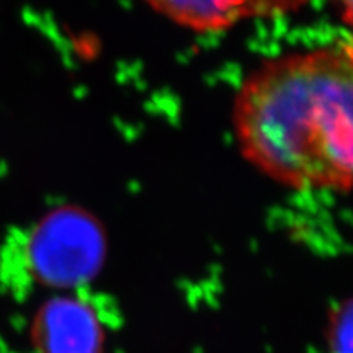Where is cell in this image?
Instances as JSON below:
<instances>
[{"instance_id": "3", "label": "cell", "mask_w": 353, "mask_h": 353, "mask_svg": "<svg viewBox=\"0 0 353 353\" xmlns=\"http://www.w3.org/2000/svg\"><path fill=\"white\" fill-rule=\"evenodd\" d=\"M154 12L196 33H218L249 20L276 19L311 0H144Z\"/></svg>"}, {"instance_id": "4", "label": "cell", "mask_w": 353, "mask_h": 353, "mask_svg": "<svg viewBox=\"0 0 353 353\" xmlns=\"http://www.w3.org/2000/svg\"><path fill=\"white\" fill-rule=\"evenodd\" d=\"M38 353H99L101 327L92 306L76 296H56L38 309L32 322Z\"/></svg>"}, {"instance_id": "1", "label": "cell", "mask_w": 353, "mask_h": 353, "mask_svg": "<svg viewBox=\"0 0 353 353\" xmlns=\"http://www.w3.org/2000/svg\"><path fill=\"white\" fill-rule=\"evenodd\" d=\"M232 123L242 156L273 182L353 193V38L260 63Z\"/></svg>"}, {"instance_id": "2", "label": "cell", "mask_w": 353, "mask_h": 353, "mask_svg": "<svg viewBox=\"0 0 353 353\" xmlns=\"http://www.w3.org/2000/svg\"><path fill=\"white\" fill-rule=\"evenodd\" d=\"M103 249L99 223L85 210L46 213L0 249V286L10 293L72 288L92 275Z\"/></svg>"}, {"instance_id": "5", "label": "cell", "mask_w": 353, "mask_h": 353, "mask_svg": "<svg viewBox=\"0 0 353 353\" xmlns=\"http://www.w3.org/2000/svg\"><path fill=\"white\" fill-rule=\"evenodd\" d=\"M337 3L341 8L342 21L353 30V0H337Z\"/></svg>"}]
</instances>
